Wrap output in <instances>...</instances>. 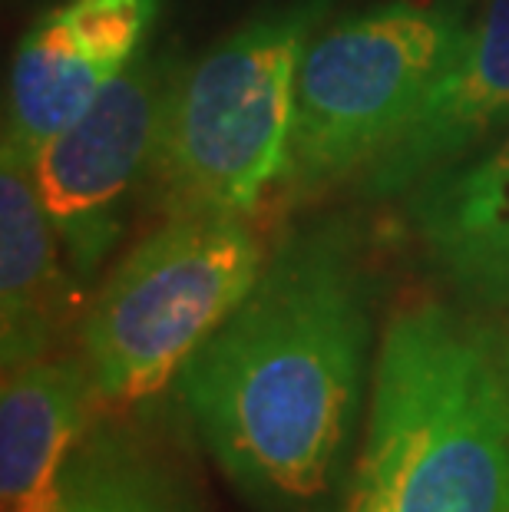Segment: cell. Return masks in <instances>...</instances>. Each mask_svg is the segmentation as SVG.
I'll return each mask as SVG.
<instances>
[{
    "label": "cell",
    "instance_id": "obj_1",
    "mask_svg": "<svg viewBox=\"0 0 509 512\" xmlns=\"http://www.w3.org/2000/svg\"><path fill=\"white\" fill-rule=\"evenodd\" d=\"M377 301L364 225L321 215L268 252L255 288L179 370L182 413L252 512H344Z\"/></svg>",
    "mask_w": 509,
    "mask_h": 512
},
{
    "label": "cell",
    "instance_id": "obj_2",
    "mask_svg": "<svg viewBox=\"0 0 509 512\" xmlns=\"http://www.w3.org/2000/svg\"><path fill=\"white\" fill-rule=\"evenodd\" d=\"M344 512H509L500 328L437 298L394 311Z\"/></svg>",
    "mask_w": 509,
    "mask_h": 512
},
{
    "label": "cell",
    "instance_id": "obj_3",
    "mask_svg": "<svg viewBox=\"0 0 509 512\" xmlns=\"http://www.w3.org/2000/svg\"><path fill=\"white\" fill-rule=\"evenodd\" d=\"M334 0H268L172 83L153 162L162 215L252 219L285 176L298 70Z\"/></svg>",
    "mask_w": 509,
    "mask_h": 512
},
{
    "label": "cell",
    "instance_id": "obj_4",
    "mask_svg": "<svg viewBox=\"0 0 509 512\" xmlns=\"http://www.w3.org/2000/svg\"><path fill=\"white\" fill-rule=\"evenodd\" d=\"M268 261L245 215H162L96 288L77 328L106 407L153 400L245 301Z\"/></svg>",
    "mask_w": 509,
    "mask_h": 512
},
{
    "label": "cell",
    "instance_id": "obj_5",
    "mask_svg": "<svg viewBox=\"0 0 509 512\" xmlns=\"http://www.w3.org/2000/svg\"><path fill=\"white\" fill-rule=\"evenodd\" d=\"M480 0H387L324 20L298 70L281 202L357 179L457 53Z\"/></svg>",
    "mask_w": 509,
    "mask_h": 512
},
{
    "label": "cell",
    "instance_id": "obj_6",
    "mask_svg": "<svg viewBox=\"0 0 509 512\" xmlns=\"http://www.w3.org/2000/svg\"><path fill=\"white\" fill-rule=\"evenodd\" d=\"M186 57L143 50L106 93L30 156L37 199L83 285L123 242L129 205L153 176L162 116Z\"/></svg>",
    "mask_w": 509,
    "mask_h": 512
},
{
    "label": "cell",
    "instance_id": "obj_7",
    "mask_svg": "<svg viewBox=\"0 0 509 512\" xmlns=\"http://www.w3.org/2000/svg\"><path fill=\"white\" fill-rule=\"evenodd\" d=\"M162 0H63L20 37L7 76L4 146L30 156L80 119L146 50Z\"/></svg>",
    "mask_w": 509,
    "mask_h": 512
},
{
    "label": "cell",
    "instance_id": "obj_8",
    "mask_svg": "<svg viewBox=\"0 0 509 512\" xmlns=\"http://www.w3.org/2000/svg\"><path fill=\"white\" fill-rule=\"evenodd\" d=\"M509 133V0H480L447 70L357 176L364 202H400Z\"/></svg>",
    "mask_w": 509,
    "mask_h": 512
},
{
    "label": "cell",
    "instance_id": "obj_9",
    "mask_svg": "<svg viewBox=\"0 0 509 512\" xmlns=\"http://www.w3.org/2000/svg\"><path fill=\"white\" fill-rule=\"evenodd\" d=\"M83 281L37 199L24 156L0 146V364L4 370L63 351L80 314Z\"/></svg>",
    "mask_w": 509,
    "mask_h": 512
},
{
    "label": "cell",
    "instance_id": "obj_10",
    "mask_svg": "<svg viewBox=\"0 0 509 512\" xmlns=\"http://www.w3.org/2000/svg\"><path fill=\"white\" fill-rule=\"evenodd\" d=\"M100 403L83 354L57 351L4 370L0 512H57L63 479Z\"/></svg>",
    "mask_w": 509,
    "mask_h": 512
},
{
    "label": "cell",
    "instance_id": "obj_11",
    "mask_svg": "<svg viewBox=\"0 0 509 512\" xmlns=\"http://www.w3.org/2000/svg\"><path fill=\"white\" fill-rule=\"evenodd\" d=\"M57 512H219L192 463L146 420H93Z\"/></svg>",
    "mask_w": 509,
    "mask_h": 512
},
{
    "label": "cell",
    "instance_id": "obj_12",
    "mask_svg": "<svg viewBox=\"0 0 509 512\" xmlns=\"http://www.w3.org/2000/svg\"><path fill=\"white\" fill-rule=\"evenodd\" d=\"M407 232L420 245L443 242L509 219V133L473 159L433 176L400 199Z\"/></svg>",
    "mask_w": 509,
    "mask_h": 512
},
{
    "label": "cell",
    "instance_id": "obj_13",
    "mask_svg": "<svg viewBox=\"0 0 509 512\" xmlns=\"http://www.w3.org/2000/svg\"><path fill=\"white\" fill-rule=\"evenodd\" d=\"M420 248L427 268L463 304L480 311H509V219Z\"/></svg>",
    "mask_w": 509,
    "mask_h": 512
},
{
    "label": "cell",
    "instance_id": "obj_14",
    "mask_svg": "<svg viewBox=\"0 0 509 512\" xmlns=\"http://www.w3.org/2000/svg\"><path fill=\"white\" fill-rule=\"evenodd\" d=\"M500 354H503V367H506V377H509V311H506V324L500 328Z\"/></svg>",
    "mask_w": 509,
    "mask_h": 512
}]
</instances>
